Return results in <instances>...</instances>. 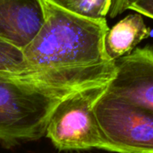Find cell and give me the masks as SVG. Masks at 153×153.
<instances>
[{"label": "cell", "mask_w": 153, "mask_h": 153, "mask_svg": "<svg viewBox=\"0 0 153 153\" xmlns=\"http://www.w3.org/2000/svg\"><path fill=\"white\" fill-rule=\"evenodd\" d=\"M43 22L22 49L25 74L73 89L108 83L115 62L105 51L108 30L106 19L75 14L56 0H39Z\"/></svg>", "instance_id": "1"}, {"label": "cell", "mask_w": 153, "mask_h": 153, "mask_svg": "<svg viewBox=\"0 0 153 153\" xmlns=\"http://www.w3.org/2000/svg\"><path fill=\"white\" fill-rule=\"evenodd\" d=\"M78 90L0 72V142L13 145L40 139L57 104Z\"/></svg>", "instance_id": "2"}, {"label": "cell", "mask_w": 153, "mask_h": 153, "mask_svg": "<svg viewBox=\"0 0 153 153\" xmlns=\"http://www.w3.org/2000/svg\"><path fill=\"white\" fill-rule=\"evenodd\" d=\"M108 83L92 85L65 97L53 110L46 136L59 151L105 150L94 106Z\"/></svg>", "instance_id": "3"}, {"label": "cell", "mask_w": 153, "mask_h": 153, "mask_svg": "<svg viewBox=\"0 0 153 153\" xmlns=\"http://www.w3.org/2000/svg\"><path fill=\"white\" fill-rule=\"evenodd\" d=\"M94 113L105 142V151L153 153V113L105 91L96 101Z\"/></svg>", "instance_id": "4"}, {"label": "cell", "mask_w": 153, "mask_h": 153, "mask_svg": "<svg viewBox=\"0 0 153 153\" xmlns=\"http://www.w3.org/2000/svg\"><path fill=\"white\" fill-rule=\"evenodd\" d=\"M105 92L153 113V48H136L115 61Z\"/></svg>", "instance_id": "5"}, {"label": "cell", "mask_w": 153, "mask_h": 153, "mask_svg": "<svg viewBox=\"0 0 153 153\" xmlns=\"http://www.w3.org/2000/svg\"><path fill=\"white\" fill-rule=\"evenodd\" d=\"M43 22L39 0H0V38L23 49Z\"/></svg>", "instance_id": "6"}, {"label": "cell", "mask_w": 153, "mask_h": 153, "mask_svg": "<svg viewBox=\"0 0 153 153\" xmlns=\"http://www.w3.org/2000/svg\"><path fill=\"white\" fill-rule=\"evenodd\" d=\"M152 33V29L145 24L142 14H129L108 29L105 38L106 54L109 60L115 62L133 52Z\"/></svg>", "instance_id": "7"}, {"label": "cell", "mask_w": 153, "mask_h": 153, "mask_svg": "<svg viewBox=\"0 0 153 153\" xmlns=\"http://www.w3.org/2000/svg\"><path fill=\"white\" fill-rule=\"evenodd\" d=\"M113 0H56L65 9L93 20L106 19Z\"/></svg>", "instance_id": "8"}, {"label": "cell", "mask_w": 153, "mask_h": 153, "mask_svg": "<svg viewBox=\"0 0 153 153\" xmlns=\"http://www.w3.org/2000/svg\"><path fill=\"white\" fill-rule=\"evenodd\" d=\"M0 72L11 74H26L22 50L0 38Z\"/></svg>", "instance_id": "9"}, {"label": "cell", "mask_w": 153, "mask_h": 153, "mask_svg": "<svg viewBox=\"0 0 153 153\" xmlns=\"http://www.w3.org/2000/svg\"><path fill=\"white\" fill-rule=\"evenodd\" d=\"M137 1L138 0H113L108 15L111 18H116L126 10H130V7Z\"/></svg>", "instance_id": "10"}, {"label": "cell", "mask_w": 153, "mask_h": 153, "mask_svg": "<svg viewBox=\"0 0 153 153\" xmlns=\"http://www.w3.org/2000/svg\"><path fill=\"white\" fill-rule=\"evenodd\" d=\"M130 10L153 19V0H138L130 7Z\"/></svg>", "instance_id": "11"}]
</instances>
